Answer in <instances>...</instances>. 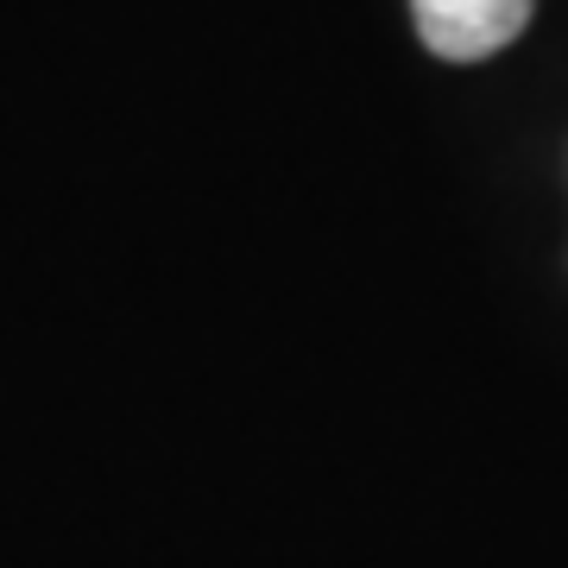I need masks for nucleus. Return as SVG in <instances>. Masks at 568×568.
<instances>
[{
    "label": "nucleus",
    "instance_id": "f257e3e1",
    "mask_svg": "<svg viewBox=\"0 0 568 568\" xmlns=\"http://www.w3.org/2000/svg\"><path fill=\"white\" fill-rule=\"evenodd\" d=\"M530 7L537 0H410V20H417L424 51L448 63H480L525 32Z\"/></svg>",
    "mask_w": 568,
    "mask_h": 568
}]
</instances>
